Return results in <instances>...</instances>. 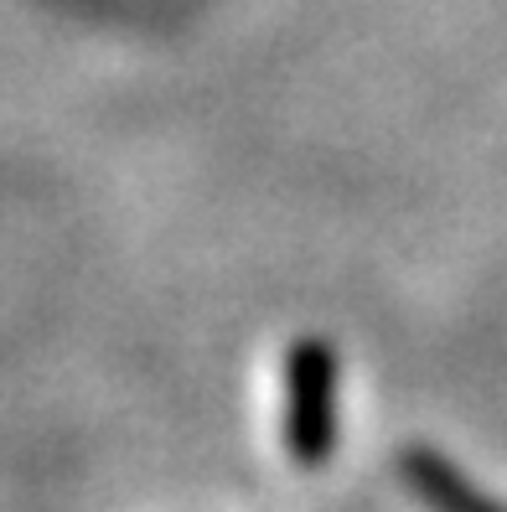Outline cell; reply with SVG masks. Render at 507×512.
Segmentation results:
<instances>
[{"label":"cell","mask_w":507,"mask_h":512,"mask_svg":"<svg viewBox=\"0 0 507 512\" xmlns=\"http://www.w3.org/2000/svg\"><path fill=\"white\" fill-rule=\"evenodd\" d=\"M394 466H399V481L420 497L425 512H507L497 497H487L476 487L456 461H445L430 445H404Z\"/></svg>","instance_id":"cell-2"},{"label":"cell","mask_w":507,"mask_h":512,"mask_svg":"<svg viewBox=\"0 0 507 512\" xmlns=\"http://www.w3.org/2000/svg\"><path fill=\"white\" fill-rule=\"evenodd\" d=\"M285 450L295 466L337 450V347L326 337H301L285 357Z\"/></svg>","instance_id":"cell-1"}]
</instances>
